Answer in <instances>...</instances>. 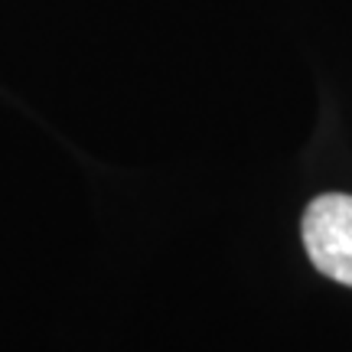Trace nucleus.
Instances as JSON below:
<instances>
[{
  "mask_svg": "<svg viewBox=\"0 0 352 352\" xmlns=\"http://www.w3.org/2000/svg\"><path fill=\"white\" fill-rule=\"evenodd\" d=\"M303 248L320 274L352 287V196L323 192L316 196L300 222Z\"/></svg>",
  "mask_w": 352,
  "mask_h": 352,
  "instance_id": "1",
  "label": "nucleus"
}]
</instances>
